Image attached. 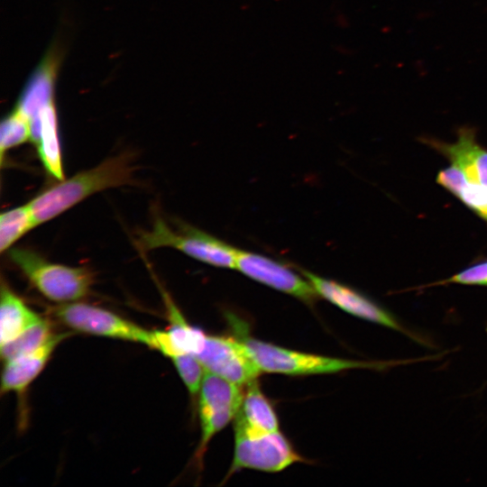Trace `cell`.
<instances>
[{
	"instance_id": "cell-1",
	"label": "cell",
	"mask_w": 487,
	"mask_h": 487,
	"mask_svg": "<svg viewBox=\"0 0 487 487\" xmlns=\"http://www.w3.org/2000/svg\"><path fill=\"white\" fill-rule=\"evenodd\" d=\"M133 171L132 155L121 153L106 159L92 169L59 180L27 203L36 226L55 218L96 192L130 184Z\"/></svg>"
},
{
	"instance_id": "cell-2",
	"label": "cell",
	"mask_w": 487,
	"mask_h": 487,
	"mask_svg": "<svg viewBox=\"0 0 487 487\" xmlns=\"http://www.w3.org/2000/svg\"><path fill=\"white\" fill-rule=\"evenodd\" d=\"M8 253L30 283L51 301L58 304L75 302L91 291L94 276L86 267L54 263L25 248H11Z\"/></svg>"
},
{
	"instance_id": "cell-3",
	"label": "cell",
	"mask_w": 487,
	"mask_h": 487,
	"mask_svg": "<svg viewBox=\"0 0 487 487\" xmlns=\"http://www.w3.org/2000/svg\"><path fill=\"white\" fill-rule=\"evenodd\" d=\"M262 372L288 375L335 373L350 369L381 370L389 363L365 362L323 356L286 349L249 336L238 337Z\"/></svg>"
},
{
	"instance_id": "cell-4",
	"label": "cell",
	"mask_w": 487,
	"mask_h": 487,
	"mask_svg": "<svg viewBox=\"0 0 487 487\" xmlns=\"http://www.w3.org/2000/svg\"><path fill=\"white\" fill-rule=\"evenodd\" d=\"M172 230L161 217L152 227L139 235L142 251L171 247L201 262L220 268L235 269L238 249L187 224Z\"/></svg>"
},
{
	"instance_id": "cell-5",
	"label": "cell",
	"mask_w": 487,
	"mask_h": 487,
	"mask_svg": "<svg viewBox=\"0 0 487 487\" xmlns=\"http://www.w3.org/2000/svg\"><path fill=\"white\" fill-rule=\"evenodd\" d=\"M52 316L74 332L129 341L155 349L154 331L130 321L108 309L85 302L59 304Z\"/></svg>"
},
{
	"instance_id": "cell-6",
	"label": "cell",
	"mask_w": 487,
	"mask_h": 487,
	"mask_svg": "<svg viewBox=\"0 0 487 487\" xmlns=\"http://www.w3.org/2000/svg\"><path fill=\"white\" fill-rule=\"evenodd\" d=\"M301 461L302 457L280 431L255 436L234 434V458L228 475L244 468L277 473Z\"/></svg>"
},
{
	"instance_id": "cell-7",
	"label": "cell",
	"mask_w": 487,
	"mask_h": 487,
	"mask_svg": "<svg viewBox=\"0 0 487 487\" xmlns=\"http://www.w3.org/2000/svg\"><path fill=\"white\" fill-rule=\"evenodd\" d=\"M195 357L206 372L241 386L257 380L262 372L238 337L207 335Z\"/></svg>"
},
{
	"instance_id": "cell-8",
	"label": "cell",
	"mask_w": 487,
	"mask_h": 487,
	"mask_svg": "<svg viewBox=\"0 0 487 487\" xmlns=\"http://www.w3.org/2000/svg\"><path fill=\"white\" fill-rule=\"evenodd\" d=\"M235 269L245 276L307 304L318 298L310 281L288 265L256 253L238 249Z\"/></svg>"
},
{
	"instance_id": "cell-9",
	"label": "cell",
	"mask_w": 487,
	"mask_h": 487,
	"mask_svg": "<svg viewBox=\"0 0 487 487\" xmlns=\"http://www.w3.org/2000/svg\"><path fill=\"white\" fill-rule=\"evenodd\" d=\"M300 272L310 281L318 297L348 314L402 333L406 332L389 312L354 289L306 270H301Z\"/></svg>"
},
{
	"instance_id": "cell-10",
	"label": "cell",
	"mask_w": 487,
	"mask_h": 487,
	"mask_svg": "<svg viewBox=\"0 0 487 487\" xmlns=\"http://www.w3.org/2000/svg\"><path fill=\"white\" fill-rule=\"evenodd\" d=\"M69 335V332L53 333L35 350L5 362L1 375V393L23 394L43 371L58 345Z\"/></svg>"
},
{
	"instance_id": "cell-11",
	"label": "cell",
	"mask_w": 487,
	"mask_h": 487,
	"mask_svg": "<svg viewBox=\"0 0 487 487\" xmlns=\"http://www.w3.org/2000/svg\"><path fill=\"white\" fill-rule=\"evenodd\" d=\"M61 60L59 45H53L25 84L15 106L29 120L36 117L48 105L54 102L53 93Z\"/></svg>"
},
{
	"instance_id": "cell-12",
	"label": "cell",
	"mask_w": 487,
	"mask_h": 487,
	"mask_svg": "<svg viewBox=\"0 0 487 487\" xmlns=\"http://www.w3.org/2000/svg\"><path fill=\"white\" fill-rule=\"evenodd\" d=\"M161 294L170 326L167 330H154L155 350L168 358L184 354L197 355L204 346L207 335L187 322L165 290L161 289Z\"/></svg>"
},
{
	"instance_id": "cell-13",
	"label": "cell",
	"mask_w": 487,
	"mask_h": 487,
	"mask_svg": "<svg viewBox=\"0 0 487 487\" xmlns=\"http://www.w3.org/2000/svg\"><path fill=\"white\" fill-rule=\"evenodd\" d=\"M30 125L31 141L36 145L45 170L58 181L64 179L58 116L54 102L45 106L35 118L30 120Z\"/></svg>"
},
{
	"instance_id": "cell-14",
	"label": "cell",
	"mask_w": 487,
	"mask_h": 487,
	"mask_svg": "<svg viewBox=\"0 0 487 487\" xmlns=\"http://www.w3.org/2000/svg\"><path fill=\"white\" fill-rule=\"evenodd\" d=\"M246 386L240 409L234 418V434L255 436L279 431L276 412L257 380Z\"/></svg>"
},
{
	"instance_id": "cell-15",
	"label": "cell",
	"mask_w": 487,
	"mask_h": 487,
	"mask_svg": "<svg viewBox=\"0 0 487 487\" xmlns=\"http://www.w3.org/2000/svg\"><path fill=\"white\" fill-rule=\"evenodd\" d=\"M436 145L464 171L470 182L487 185V151L478 144L472 129L461 128L453 143Z\"/></svg>"
},
{
	"instance_id": "cell-16",
	"label": "cell",
	"mask_w": 487,
	"mask_h": 487,
	"mask_svg": "<svg viewBox=\"0 0 487 487\" xmlns=\"http://www.w3.org/2000/svg\"><path fill=\"white\" fill-rule=\"evenodd\" d=\"M42 318L2 280L0 345H5Z\"/></svg>"
},
{
	"instance_id": "cell-17",
	"label": "cell",
	"mask_w": 487,
	"mask_h": 487,
	"mask_svg": "<svg viewBox=\"0 0 487 487\" xmlns=\"http://www.w3.org/2000/svg\"><path fill=\"white\" fill-rule=\"evenodd\" d=\"M198 394V415L229 407L240 408L244 399L241 385L208 372L205 373Z\"/></svg>"
},
{
	"instance_id": "cell-18",
	"label": "cell",
	"mask_w": 487,
	"mask_h": 487,
	"mask_svg": "<svg viewBox=\"0 0 487 487\" xmlns=\"http://www.w3.org/2000/svg\"><path fill=\"white\" fill-rule=\"evenodd\" d=\"M35 226L27 204L3 212L0 216V252L9 251L15 242Z\"/></svg>"
},
{
	"instance_id": "cell-19",
	"label": "cell",
	"mask_w": 487,
	"mask_h": 487,
	"mask_svg": "<svg viewBox=\"0 0 487 487\" xmlns=\"http://www.w3.org/2000/svg\"><path fill=\"white\" fill-rule=\"evenodd\" d=\"M53 333L51 321L42 317L11 342L0 345L2 361H11L35 350Z\"/></svg>"
},
{
	"instance_id": "cell-20",
	"label": "cell",
	"mask_w": 487,
	"mask_h": 487,
	"mask_svg": "<svg viewBox=\"0 0 487 487\" xmlns=\"http://www.w3.org/2000/svg\"><path fill=\"white\" fill-rule=\"evenodd\" d=\"M31 140V125L28 117L14 107L0 125V162L7 151Z\"/></svg>"
},
{
	"instance_id": "cell-21",
	"label": "cell",
	"mask_w": 487,
	"mask_h": 487,
	"mask_svg": "<svg viewBox=\"0 0 487 487\" xmlns=\"http://www.w3.org/2000/svg\"><path fill=\"white\" fill-rule=\"evenodd\" d=\"M239 409L240 408L229 407L198 415L201 436L195 453V460L198 463V466L202 464L204 454L213 436L235 418Z\"/></svg>"
},
{
	"instance_id": "cell-22",
	"label": "cell",
	"mask_w": 487,
	"mask_h": 487,
	"mask_svg": "<svg viewBox=\"0 0 487 487\" xmlns=\"http://www.w3.org/2000/svg\"><path fill=\"white\" fill-rule=\"evenodd\" d=\"M170 359L190 395L198 394L206 373L203 365L188 354L173 355Z\"/></svg>"
},
{
	"instance_id": "cell-23",
	"label": "cell",
	"mask_w": 487,
	"mask_h": 487,
	"mask_svg": "<svg viewBox=\"0 0 487 487\" xmlns=\"http://www.w3.org/2000/svg\"><path fill=\"white\" fill-rule=\"evenodd\" d=\"M456 197L487 220V185L469 182Z\"/></svg>"
},
{
	"instance_id": "cell-24",
	"label": "cell",
	"mask_w": 487,
	"mask_h": 487,
	"mask_svg": "<svg viewBox=\"0 0 487 487\" xmlns=\"http://www.w3.org/2000/svg\"><path fill=\"white\" fill-rule=\"evenodd\" d=\"M436 181L455 196L470 182L464 171L454 164L439 171L436 176Z\"/></svg>"
},
{
	"instance_id": "cell-25",
	"label": "cell",
	"mask_w": 487,
	"mask_h": 487,
	"mask_svg": "<svg viewBox=\"0 0 487 487\" xmlns=\"http://www.w3.org/2000/svg\"><path fill=\"white\" fill-rule=\"evenodd\" d=\"M445 282L487 286V262L467 268Z\"/></svg>"
}]
</instances>
